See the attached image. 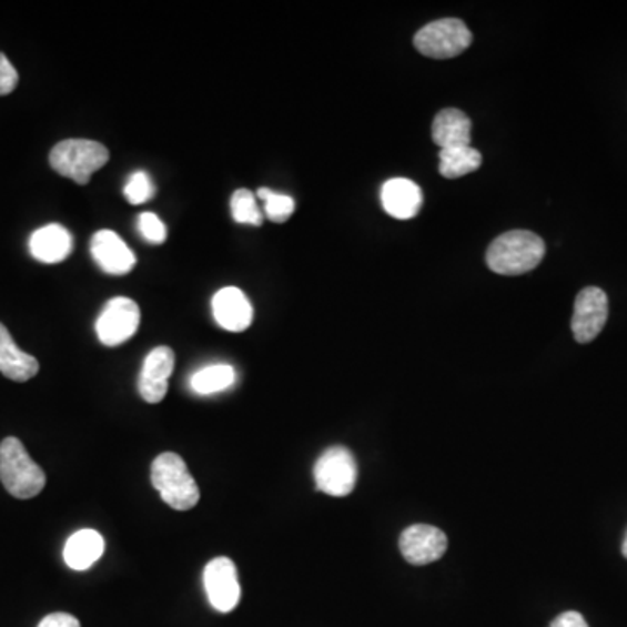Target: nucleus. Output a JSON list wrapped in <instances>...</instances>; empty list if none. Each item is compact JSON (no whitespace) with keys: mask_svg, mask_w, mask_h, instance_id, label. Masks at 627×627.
Returning a JSON list of instances; mask_svg holds the SVG:
<instances>
[{"mask_svg":"<svg viewBox=\"0 0 627 627\" xmlns=\"http://www.w3.org/2000/svg\"><path fill=\"white\" fill-rule=\"evenodd\" d=\"M546 255L543 237L530 231L502 234L486 251V265L500 275H522L534 271Z\"/></svg>","mask_w":627,"mask_h":627,"instance_id":"nucleus-1","label":"nucleus"},{"mask_svg":"<svg viewBox=\"0 0 627 627\" xmlns=\"http://www.w3.org/2000/svg\"><path fill=\"white\" fill-rule=\"evenodd\" d=\"M0 482L9 495L29 500L44 491L45 474L18 437L0 443Z\"/></svg>","mask_w":627,"mask_h":627,"instance_id":"nucleus-2","label":"nucleus"},{"mask_svg":"<svg viewBox=\"0 0 627 627\" xmlns=\"http://www.w3.org/2000/svg\"><path fill=\"white\" fill-rule=\"evenodd\" d=\"M150 479L155 491L161 494L162 500L174 510H189L198 506L201 492L180 455L173 452L159 455L152 462Z\"/></svg>","mask_w":627,"mask_h":627,"instance_id":"nucleus-3","label":"nucleus"},{"mask_svg":"<svg viewBox=\"0 0 627 627\" xmlns=\"http://www.w3.org/2000/svg\"><path fill=\"white\" fill-rule=\"evenodd\" d=\"M107 146L93 140H63L51 150L49 164L61 176L73 180L79 185H88L91 176L109 162Z\"/></svg>","mask_w":627,"mask_h":627,"instance_id":"nucleus-4","label":"nucleus"},{"mask_svg":"<svg viewBox=\"0 0 627 627\" xmlns=\"http://www.w3.org/2000/svg\"><path fill=\"white\" fill-rule=\"evenodd\" d=\"M415 48L424 57L434 60H448L458 57L469 48L473 42V33L467 24L457 18H443V20L431 21L424 29L415 33Z\"/></svg>","mask_w":627,"mask_h":627,"instance_id":"nucleus-5","label":"nucleus"},{"mask_svg":"<svg viewBox=\"0 0 627 627\" xmlns=\"http://www.w3.org/2000/svg\"><path fill=\"white\" fill-rule=\"evenodd\" d=\"M314 482L323 494L347 497L353 494L357 482L356 458L344 446H332L317 458Z\"/></svg>","mask_w":627,"mask_h":627,"instance_id":"nucleus-6","label":"nucleus"},{"mask_svg":"<svg viewBox=\"0 0 627 627\" xmlns=\"http://www.w3.org/2000/svg\"><path fill=\"white\" fill-rule=\"evenodd\" d=\"M140 307L136 302L125 296H118L107 302L97 321V335L107 347H118L130 341L140 328Z\"/></svg>","mask_w":627,"mask_h":627,"instance_id":"nucleus-7","label":"nucleus"},{"mask_svg":"<svg viewBox=\"0 0 627 627\" xmlns=\"http://www.w3.org/2000/svg\"><path fill=\"white\" fill-rule=\"evenodd\" d=\"M608 320L607 293L599 287H584L575 299L572 332L579 344H589L605 328Z\"/></svg>","mask_w":627,"mask_h":627,"instance_id":"nucleus-8","label":"nucleus"},{"mask_svg":"<svg viewBox=\"0 0 627 627\" xmlns=\"http://www.w3.org/2000/svg\"><path fill=\"white\" fill-rule=\"evenodd\" d=\"M204 587L211 607L222 614L234 610L241 601V586L237 568L231 558L220 556L211 559L204 568Z\"/></svg>","mask_w":627,"mask_h":627,"instance_id":"nucleus-9","label":"nucleus"},{"mask_svg":"<svg viewBox=\"0 0 627 627\" xmlns=\"http://www.w3.org/2000/svg\"><path fill=\"white\" fill-rule=\"evenodd\" d=\"M446 549H448V538L445 532L433 525L421 523L408 526L400 537L401 555L415 567H424L437 562L445 556Z\"/></svg>","mask_w":627,"mask_h":627,"instance_id":"nucleus-10","label":"nucleus"},{"mask_svg":"<svg viewBox=\"0 0 627 627\" xmlns=\"http://www.w3.org/2000/svg\"><path fill=\"white\" fill-rule=\"evenodd\" d=\"M174 370L173 348L161 345L155 347L143 361L142 373L138 378V391L140 396L150 403L158 405L168 394V381Z\"/></svg>","mask_w":627,"mask_h":627,"instance_id":"nucleus-11","label":"nucleus"},{"mask_svg":"<svg viewBox=\"0 0 627 627\" xmlns=\"http://www.w3.org/2000/svg\"><path fill=\"white\" fill-rule=\"evenodd\" d=\"M91 255L98 267L107 274L124 275L130 274L136 265V256L130 246L121 240V235L114 231L103 229L97 232L91 240Z\"/></svg>","mask_w":627,"mask_h":627,"instance_id":"nucleus-12","label":"nucleus"},{"mask_svg":"<svg viewBox=\"0 0 627 627\" xmlns=\"http://www.w3.org/2000/svg\"><path fill=\"white\" fill-rule=\"evenodd\" d=\"M211 309L219 326L227 332H244L253 323V305L240 287H222L211 300Z\"/></svg>","mask_w":627,"mask_h":627,"instance_id":"nucleus-13","label":"nucleus"},{"mask_svg":"<svg viewBox=\"0 0 627 627\" xmlns=\"http://www.w3.org/2000/svg\"><path fill=\"white\" fill-rule=\"evenodd\" d=\"M382 206L396 220H409L422 210V191L417 183L406 179L388 180L382 186Z\"/></svg>","mask_w":627,"mask_h":627,"instance_id":"nucleus-14","label":"nucleus"},{"mask_svg":"<svg viewBox=\"0 0 627 627\" xmlns=\"http://www.w3.org/2000/svg\"><path fill=\"white\" fill-rule=\"evenodd\" d=\"M30 253L42 263H60L72 253V234L63 225L49 223L45 227L37 229L30 237Z\"/></svg>","mask_w":627,"mask_h":627,"instance_id":"nucleus-15","label":"nucleus"},{"mask_svg":"<svg viewBox=\"0 0 627 627\" xmlns=\"http://www.w3.org/2000/svg\"><path fill=\"white\" fill-rule=\"evenodd\" d=\"M0 373L12 382H27L39 373V361L23 353L0 323Z\"/></svg>","mask_w":627,"mask_h":627,"instance_id":"nucleus-16","label":"nucleus"},{"mask_svg":"<svg viewBox=\"0 0 627 627\" xmlns=\"http://www.w3.org/2000/svg\"><path fill=\"white\" fill-rule=\"evenodd\" d=\"M473 124L462 110L445 109L434 118L433 140L437 146L454 149V146H469Z\"/></svg>","mask_w":627,"mask_h":627,"instance_id":"nucleus-17","label":"nucleus"},{"mask_svg":"<svg viewBox=\"0 0 627 627\" xmlns=\"http://www.w3.org/2000/svg\"><path fill=\"white\" fill-rule=\"evenodd\" d=\"M105 543L97 530H81L67 540L63 558L72 570H88L102 558Z\"/></svg>","mask_w":627,"mask_h":627,"instance_id":"nucleus-18","label":"nucleus"},{"mask_svg":"<svg viewBox=\"0 0 627 627\" xmlns=\"http://www.w3.org/2000/svg\"><path fill=\"white\" fill-rule=\"evenodd\" d=\"M483 158L473 146L439 150V173L448 180L461 179L482 166Z\"/></svg>","mask_w":627,"mask_h":627,"instance_id":"nucleus-19","label":"nucleus"},{"mask_svg":"<svg viewBox=\"0 0 627 627\" xmlns=\"http://www.w3.org/2000/svg\"><path fill=\"white\" fill-rule=\"evenodd\" d=\"M235 382V370L231 365H211L199 370L191 378V387L199 396L222 393Z\"/></svg>","mask_w":627,"mask_h":627,"instance_id":"nucleus-20","label":"nucleus"},{"mask_svg":"<svg viewBox=\"0 0 627 627\" xmlns=\"http://www.w3.org/2000/svg\"><path fill=\"white\" fill-rule=\"evenodd\" d=\"M232 219L241 225H262L263 213L256 204L255 195L247 189H240L232 194L231 199Z\"/></svg>","mask_w":627,"mask_h":627,"instance_id":"nucleus-21","label":"nucleus"},{"mask_svg":"<svg viewBox=\"0 0 627 627\" xmlns=\"http://www.w3.org/2000/svg\"><path fill=\"white\" fill-rule=\"evenodd\" d=\"M259 198L265 204V215L271 222L283 223L295 213V199L280 192L271 191L267 186L259 189Z\"/></svg>","mask_w":627,"mask_h":627,"instance_id":"nucleus-22","label":"nucleus"},{"mask_svg":"<svg viewBox=\"0 0 627 627\" xmlns=\"http://www.w3.org/2000/svg\"><path fill=\"white\" fill-rule=\"evenodd\" d=\"M154 195V182L143 171L131 174L130 180L124 185V198L128 199L130 204H145Z\"/></svg>","mask_w":627,"mask_h":627,"instance_id":"nucleus-23","label":"nucleus"},{"mask_svg":"<svg viewBox=\"0 0 627 627\" xmlns=\"http://www.w3.org/2000/svg\"><path fill=\"white\" fill-rule=\"evenodd\" d=\"M138 231L146 243L162 244L168 240V229L154 213H142L138 219Z\"/></svg>","mask_w":627,"mask_h":627,"instance_id":"nucleus-24","label":"nucleus"},{"mask_svg":"<svg viewBox=\"0 0 627 627\" xmlns=\"http://www.w3.org/2000/svg\"><path fill=\"white\" fill-rule=\"evenodd\" d=\"M18 81H20V75L17 69L12 67L4 53H0V97H6L17 90Z\"/></svg>","mask_w":627,"mask_h":627,"instance_id":"nucleus-25","label":"nucleus"},{"mask_svg":"<svg viewBox=\"0 0 627 627\" xmlns=\"http://www.w3.org/2000/svg\"><path fill=\"white\" fill-rule=\"evenodd\" d=\"M37 627H81V623L65 611H57V614L44 617Z\"/></svg>","mask_w":627,"mask_h":627,"instance_id":"nucleus-26","label":"nucleus"},{"mask_svg":"<svg viewBox=\"0 0 627 627\" xmlns=\"http://www.w3.org/2000/svg\"><path fill=\"white\" fill-rule=\"evenodd\" d=\"M549 627H589L586 619L580 616L579 611H565L562 616L556 617Z\"/></svg>","mask_w":627,"mask_h":627,"instance_id":"nucleus-27","label":"nucleus"},{"mask_svg":"<svg viewBox=\"0 0 627 627\" xmlns=\"http://www.w3.org/2000/svg\"><path fill=\"white\" fill-rule=\"evenodd\" d=\"M623 555H624V558H626V559H627V534H626V537H624V543H623Z\"/></svg>","mask_w":627,"mask_h":627,"instance_id":"nucleus-28","label":"nucleus"}]
</instances>
